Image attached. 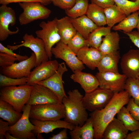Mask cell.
I'll return each instance as SVG.
<instances>
[{"instance_id":"1","label":"cell","mask_w":139,"mask_h":139,"mask_svg":"<svg viewBox=\"0 0 139 139\" xmlns=\"http://www.w3.org/2000/svg\"><path fill=\"white\" fill-rule=\"evenodd\" d=\"M131 97L127 91L125 90L114 93L112 99L104 108L90 114L93 122L94 138H102L103 132L107 126L121 108L127 104Z\"/></svg>"},{"instance_id":"2","label":"cell","mask_w":139,"mask_h":139,"mask_svg":"<svg viewBox=\"0 0 139 139\" xmlns=\"http://www.w3.org/2000/svg\"><path fill=\"white\" fill-rule=\"evenodd\" d=\"M62 102L65 109L64 120L74 126H81L88 119V114L82 102L83 97L77 89L70 90Z\"/></svg>"},{"instance_id":"3","label":"cell","mask_w":139,"mask_h":139,"mask_svg":"<svg viewBox=\"0 0 139 139\" xmlns=\"http://www.w3.org/2000/svg\"><path fill=\"white\" fill-rule=\"evenodd\" d=\"M32 88V85L27 84L2 88L0 99L8 103L17 111L21 112L29 99Z\"/></svg>"},{"instance_id":"4","label":"cell","mask_w":139,"mask_h":139,"mask_svg":"<svg viewBox=\"0 0 139 139\" xmlns=\"http://www.w3.org/2000/svg\"><path fill=\"white\" fill-rule=\"evenodd\" d=\"M19 4L23 10L19 17L21 25L27 24L35 20L47 19L51 13L50 9L39 2H21Z\"/></svg>"},{"instance_id":"5","label":"cell","mask_w":139,"mask_h":139,"mask_svg":"<svg viewBox=\"0 0 139 139\" xmlns=\"http://www.w3.org/2000/svg\"><path fill=\"white\" fill-rule=\"evenodd\" d=\"M65 109L62 103L32 105L29 118L41 121L57 120L64 118Z\"/></svg>"},{"instance_id":"6","label":"cell","mask_w":139,"mask_h":139,"mask_svg":"<svg viewBox=\"0 0 139 139\" xmlns=\"http://www.w3.org/2000/svg\"><path fill=\"white\" fill-rule=\"evenodd\" d=\"M58 19L56 17L47 22H41L39 26L41 29L35 32L37 37L43 41L47 54L50 59H51L53 55L51 52L52 48L60 40L57 27Z\"/></svg>"},{"instance_id":"7","label":"cell","mask_w":139,"mask_h":139,"mask_svg":"<svg viewBox=\"0 0 139 139\" xmlns=\"http://www.w3.org/2000/svg\"><path fill=\"white\" fill-rule=\"evenodd\" d=\"M32 106L27 104L23 107L22 115L14 124L10 126L8 131L17 139H35L33 132L34 125L29 120L30 113Z\"/></svg>"},{"instance_id":"8","label":"cell","mask_w":139,"mask_h":139,"mask_svg":"<svg viewBox=\"0 0 139 139\" xmlns=\"http://www.w3.org/2000/svg\"><path fill=\"white\" fill-rule=\"evenodd\" d=\"M114 93L99 87L93 91L85 93L82 99L85 109L91 112L104 108L112 98Z\"/></svg>"},{"instance_id":"9","label":"cell","mask_w":139,"mask_h":139,"mask_svg":"<svg viewBox=\"0 0 139 139\" xmlns=\"http://www.w3.org/2000/svg\"><path fill=\"white\" fill-rule=\"evenodd\" d=\"M22 38L23 41L21 44L13 46L7 45V47L13 51L22 47L30 48L36 56V67L43 62L48 60L49 58L46 52L45 44L42 39L27 33L24 34Z\"/></svg>"},{"instance_id":"10","label":"cell","mask_w":139,"mask_h":139,"mask_svg":"<svg viewBox=\"0 0 139 139\" xmlns=\"http://www.w3.org/2000/svg\"><path fill=\"white\" fill-rule=\"evenodd\" d=\"M95 76L99 83L100 88L113 92L124 90L126 76L124 74L112 72H98Z\"/></svg>"},{"instance_id":"11","label":"cell","mask_w":139,"mask_h":139,"mask_svg":"<svg viewBox=\"0 0 139 139\" xmlns=\"http://www.w3.org/2000/svg\"><path fill=\"white\" fill-rule=\"evenodd\" d=\"M52 55L56 58L63 60L73 72L77 71H82L85 68L82 62L76 54L67 44L60 41L51 49Z\"/></svg>"},{"instance_id":"12","label":"cell","mask_w":139,"mask_h":139,"mask_svg":"<svg viewBox=\"0 0 139 139\" xmlns=\"http://www.w3.org/2000/svg\"><path fill=\"white\" fill-rule=\"evenodd\" d=\"M36 56L33 52L27 59L2 68V74L14 78L28 77L31 72V69L36 67Z\"/></svg>"},{"instance_id":"13","label":"cell","mask_w":139,"mask_h":139,"mask_svg":"<svg viewBox=\"0 0 139 139\" xmlns=\"http://www.w3.org/2000/svg\"><path fill=\"white\" fill-rule=\"evenodd\" d=\"M68 71L65 63H59L58 70L49 78L38 82L36 84L43 86L52 91L62 102L63 99L67 97L64 88L62 76L64 73Z\"/></svg>"},{"instance_id":"14","label":"cell","mask_w":139,"mask_h":139,"mask_svg":"<svg viewBox=\"0 0 139 139\" xmlns=\"http://www.w3.org/2000/svg\"><path fill=\"white\" fill-rule=\"evenodd\" d=\"M59 65V63L55 60L42 63L31 71L27 77V84L33 85L38 82L49 78L57 71Z\"/></svg>"},{"instance_id":"15","label":"cell","mask_w":139,"mask_h":139,"mask_svg":"<svg viewBox=\"0 0 139 139\" xmlns=\"http://www.w3.org/2000/svg\"><path fill=\"white\" fill-rule=\"evenodd\" d=\"M16 18L14 10L6 5H1L0 7V40L4 41L10 35L16 34L19 32L16 27V31H12L9 29L10 25L13 26L16 22Z\"/></svg>"},{"instance_id":"16","label":"cell","mask_w":139,"mask_h":139,"mask_svg":"<svg viewBox=\"0 0 139 139\" xmlns=\"http://www.w3.org/2000/svg\"><path fill=\"white\" fill-rule=\"evenodd\" d=\"M32 86L30 98L26 104L32 106L61 103L57 96L49 89L36 84Z\"/></svg>"},{"instance_id":"17","label":"cell","mask_w":139,"mask_h":139,"mask_svg":"<svg viewBox=\"0 0 139 139\" xmlns=\"http://www.w3.org/2000/svg\"><path fill=\"white\" fill-rule=\"evenodd\" d=\"M120 66L127 78L137 79L139 76V50L131 49L122 56Z\"/></svg>"},{"instance_id":"18","label":"cell","mask_w":139,"mask_h":139,"mask_svg":"<svg viewBox=\"0 0 139 139\" xmlns=\"http://www.w3.org/2000/svg\"><path fill=\"white\" fill-rule=\"evenodd\" d=\"M31 121L35 126L33 132H34L37 135L38 138L41 133H47L51 132L56 128H66L71 130L75 126L64 120H60L55 121H41L31 119Z\"/></svg>"},{"instance_id":"19","label":"cell","mask_w":139,"mask_h":139,"mask_svg":"<svg viewBox=\"0 0 139 139\" xmlns=\"http://www.w3.org/2000/svg\"><path fill=\"white\" fill-rule=\"evenodd\" d=\"M76 55L83 64L93 70L97 68L103 54L95 48L86 46L80 50Z\"/></svg>"},{"instance_id":"20","label":"cell","mask_w":139,"mask_h":139,"mask_svg":"<svg viewBox=\"0 0 139 139\" xmlns=\"http://www.w3.org/2000/svg\"><path fill=\"white\" fill-rule=\"evenodd\" d=\"M70 78L74 82L79 84L85 93L91 92L99 86L98 79L90 73L77 71L71 75Z\"/></svg>"},{"instance_id":"21","label":"cell","mask_w":139,"mask_h":139,"mask_svg":"<svg viewBox=\"0 0 139 139\" xmlns=\"http://www.w3.org/2000/svg\"><path fill=\"white\" fill-rule=\"evenodd\" d=\"M128 131L121 121L114 118L106 127L102 139H125Z\"/></svg>"},{"instance_id":"22","label":"cell","mask_w":139,"mask_h":139,"mask_svg":"<svg viewBox=\"0 0 139 139\" xmlns=\"http://www.w3.org/2000/svg\"><path fill=\"white\" fill-rule=\"evenodd\" d=\"M70 18L77 32L86 39L90 34L98 27L86 15L75 18Z\"/></svg>"},{"instance_id":"23","label":"cell","mask_w":139,"mask_h":139,"mask_svg":"<svg viewBox=\"0 0 139 139\" xmlns=\"http://www.w3.org/2000/svg\"><path fill=\"white\" fill-rule=\"evenodd\" d=\"M120 58L118 51L103 55L97 67L99 72L119 73L118 64Z\"/></svg>"},{"instance_id":"24","label":"cell","mask_w":139,"mask_h":139,"mask_svg":"<svg viewBox=\"0 0 139 139\" xmlns=\"http://www.w3.org/2000/svg\"><path fill=\"white\" fill-rule=\"evenodd\" d=\"M57 27L60 41L67 45L77 33L70 18L67 16L58 19Z\"/></svg>"},{"instance_id":"25","label":"cell","mask_w":139,"mask_h":139,"mask_svg":"<svg viewBox=\"0 0 139 139\" xmlns=\"http://www.w3.org/2000/svg\"><path fill=\"white\" fill-rule=\"evenodd\" d=\"M120 37L117 31L112 32L102 39L98 50L103 54L114 53L119 49Z\"/></svg>"},{"instance_id":"26","label":"cell","mask_w":139,"mask_h":139,"mask_svg":"<svg viewBox=\"0 0 139 139\" xmlns=\"http://www.w3.org/2000/svg\"><path fill=\"white\" fill-rule=\"evenodd\" d=\"M70 134L72 139H93L94 130L91 118H88L81 126H75L70 130Z\"/></svg>"},{"instance_id":"27","label":"cell","mask_w":139,"mask_h":139,"mask_svg":"<svg viewBox=\"0 0 139 139\" xmlns=\"http://www.w3.org/2000/svg\"><path fill=\"white\" fill-rule=\"evenodd\" d=\"M22 114L17 111L10 104L0 99V117L8 122L10 125L15 124Z\"/></svg>"},{"instance_id":"28","label":"cell","mask_w":139,"mask_h":139,"mask_svg":"<svg viewBox=\"0 0 139 139\" xmlns=\"http://www.w3.org/2000/svg\"><path fill=\"white\" fill-rule=\"evenodd\" d=\"M139 14V11L127 16L116 25L112 28L115 31L121 30L125 34L130 33L136 28Z\"/></svg>"},{"instance_id":"29","label":"cell","mask_w":139,"mask_h":139,"mask_svg":"<svg viewBox=\"0 0 139 139\" xmlns=\"http://www.w3.org/2000/svg\"><path fill=\"white\" fill-rule=\"evenodd\" d=\"M86 15L98 27L107 24L104 8L95 4H89Z\"/></svg>"},{"instance_id":"30","label":"cell","mask_w":139,"mask_h":139,"mask_svg":"<svg viewBox=\"0 0 139 139\" xmlns=\"http://www.w3.org/2000/svg\"><path fill=\"white\" fill-rule=\"evenodd\" d=\"M106 24L107 26L112 28L119 23L127 16L115 4L104 9Z\"/></svg>"},{"instance_id":"31","label":"cell","mask_w":139,"mask_h":139,"mask_svg":"<svg viewBox=\"0 0 139 139\" xmlns=\"http://www.w3.org/2000/svg\"><path fill=\"white\" fill-rule=\"evenodd\" d=\"M111 28L108 26L98 27L90 34L87 39L89 46L98 49L102 42L103 37L110 33Z\"/></svg>"},{"instance_id":"32","label":"cell","mask_w":139,"mask_h":139,"mask_svg":"<svg viewBox=\"0 0 139 139\" xmlns=\"http://www.w3.org/2000/svg\"><path fill=\"white\" fill-rule=\"evenodd\" d=\"M117 118L121 121L129 131L139 129V121L135 119L127 108L123 107L117 114Z\"/></svg>"},{"instance_id":"33","label":"cell","mask_w":139,"mask_h":139,"mask_svg":"<svg viewBox=\"0 0 139 139\" xmlns=\"http://www.w3.org/2000/svg\"><path fill=\"white\" fill-rule=\"evenodd\" d=\"M89 4V0H76L72 7L65 11V13L68 16L71 18L86 15Z\"/></svg>"},{"instance_id":"34","label":"cell","mask_w":139,"mask_h":139,"mask_svg":"<svg viewBox=\"0 0 139 139\" xmlns=\"http://www.w3.org/2000/svg\"><path fill=\"white\" fill-rule=\"evenodd\" d=\"M115 4L127 16L139 11V0L131 1L128 0H113Z\"/></svg>"},{"instance_id":"35","label":"cell","mask_w":139,"mask_h":139,"mask_svg":"<svg viewBox=\"0 0 139 139\" xmlns=\"http://www.w3.org/2000/svg\"><path fill=\"white\" fill-rule=\"evenodd\" d=\"M124 90L127 91L135 103L139 106V81L138 79L127 78Z\"/></svg>"},{"instance_id":"36","label":"cell","mask_w":139,"mask_h":139,"mask_svg":"<svg viewBox=\"0 0 139 139\" xmlns=\"http://www.w3.org/2000/svg\"><path fill=\"white\" fill-rule=\"evenodd\" d=\"M67 45L76 55L82 48L86 46H89L87 40L77 32L70 40Z\"/></svg>"},{"instance_id":"37","label":"cell","mask_w":139,"mask_h":139,"mask_svg":"<svg viewBox=\"0 0 139 139\" xmlns=\"http://www.w3.org/2000/svg\"><path fill=\"white\" fill-rule=\"evenodd\" d=\"M28 80L27 77L14 78L0 74V86L3 88L10 86L24 85L27 84Z\"/></svg>"},{"instance_id":"38","label":"cell","mask_w":139,"mask_h":139,"mask_svg":"<svg viewBox=\"0 0 139 139\" xmlns=\"http://www.w3.org/2000/svg\"><path fill=\"white\" fill-rule=\"evenodd\" d=\"M17 60H19L17 58L11 55L0 53V66L2 68L10 66Z\"/></svg>"},{"instance_id":"39","label":"cell","mask_w":139,"mask_h":139,"mask_svg":"<svg viewBox=\"0 0 139 139\" xmlns=\"http://www.w3.org/2000/svg\"><path fill=\"white\" fill-rule=\"evenodd\" d=\"M126 108L132 117L136 120L139 121V106L135 103L132 98H130Z\"/></svg>"},{"instance_id":"40","label":"cell","mask_w":139,"mask_h":139,"mask_svg":"<svg viewBox=\"0 0 139 139\" xmlns=\"http://www.w3.org/2000/svg\"><path fill=\"white\" fill-rule=\"evenodd\" d=\"M76 0H51L55 6L66 10L71 8L74 5Z\"/></svg>"},{"instance_id":"41","label":"cell","mask_w":139,"mask_h":139,"mask_svg":"<svg viewBox=\"0 0 139 139\" xmlns=\"http://www.w3.org/2000/svg\"><path fill=\"white\" fill-rule=\"evenodd\" d=\"M30 2H39L45 6L52 3L51 0H0V4L7 5L13 3Z\"/></svg>"},{"instance_id":"42","label":"cell","mask_w":139,"mask_h":139,"mask_svg":"<svg viewBox=\"0 0 139 139\" xmlns=\"http://www.w3.org/2000/svg\"><path fill=\"white\" fill-rule=\"evenodd\" d=\"M13 50L7 47H6L0 43V52L6 53L11 55L17 58L19 61H21L27 59L29 57L27 55L22 56L17 54L13 51Z\"/></svg>"},{"instance_id":"43","label":"cell","mask_w":139,"mask_h":139,"mask_svg":"<svg viewBox=\"0 0 139 139\" xmlns=\"http://www.w3.org/2000/svg\"><path fill=\"white\" fill-rule=\"evenodd\" d=\"M91 3L95 4L103 8L115 4L113 0H90Z\"/></svg>"},{"instance_id":"44","label":"cell","mask_w":139,"mask_h":139,"mask_svg":"<svg viewBox=\"0 0 139 139\" xmlns=\"http://www.w3.org/2000/svg\"><path fill=\"white\" fill-rule=\"evenodd\" d=\"M131 41L139 49V33L136 31H133L126 34Z\"/></svg>"},{"instance_id":"45","label":"cell","mask_w":139,"mask_h":139,"mask_svg":"<svg viewBox=\"0 0 139 139\" xmlns=\"http://www.w3.org/2000/svg\"><path fill=\"white\" fill-rule=\"evenodd\" d=\"M9 124L8 122L3 121L0 119V139H3L5 137L6 133L9 128Z\"/></svg>"},{"instance_id":"46","label":"cell","mask_w":139,"mask_h":139,"mask_svg":"<svg viewBox=\"0 0 139 139\" xmlns=\"http://www.w3.org/2000/svg\"><path fill=\"white\" fill-rule=\"evenodd\" d=\"M66 128L64 129L59 133L56 135H53L52 137L49 138L50 139H67L69 138L67 136V129Z\"/></svg>"},{"instance_id":"47","label":"cell","mask_w":139,"mask_h":139,"mask_svg":"<svg viewBox=\"0 0 139 139\" xmlns=\"http://www.w3.org/2000/svg\"><path fill=\"white\" fill-rule=\"evenodd\" d=\"M125 139H139V129L128 134Z\"/></svg>"},{"instance_id":"48","label":"cell","mask_w":139,"mask_h":139,"mask_svg":"<svg viewBox=\"0 0 139 139\" xmlns=\"http://www.w3.org/2000/svg\"><path fill=\"white\" fill-rule=\"evenodd\" d=\"M5 137L6 139H17L16 138L11 135L10 133L7 131L5 135Z\"/></svg>"},{"instance_id":"49","label":"cell","mask_w":139,"mask_h":139,"mask_svg":"<svg viewBox=\"0 0 139 139\" xmlns=\"http://www.w3.org/2000/svg\"><path fill=\"white\" fill-rule=\"evenodd\" d=\"M136 28L137 29V32L139 33V14L138 17V21L137 22V27Z\"/></svg>"},{"instance_id":"50","label":"cell","mask_w":139,"mask_h":139,"mask_svg":"<svg viewBox=\"0 0 139 139\" xmlns=\"http://www.w3.org/2000/svg\"><path fill=\"white\" fill-rule=\"evenodd\" d=\"M137 79H138V81H139V76H138V77Z\"/></svg>"},{"instance_id":"51","label":"cell","mask_w":139,"mask_h":139,"mask_svg":"<svg viewBox=\"0 0 139 139\" xmlns=\"http://www.w3.org/2000/svg\"><path fill=\"white\" fill-rule=\"evenodd\" d=\"M133 1H135L136 0H132Z\"/></svg>"}]
</instances>
